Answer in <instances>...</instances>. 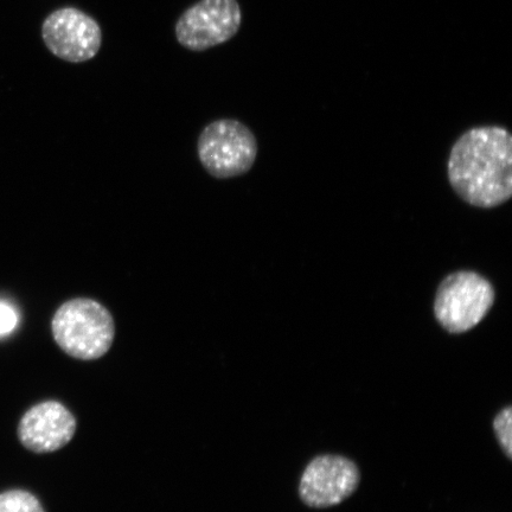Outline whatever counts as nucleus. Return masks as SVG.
<instances>
[{
    "instance_id": "nucleus-1",
    "label": "nucleus",
    "mask_w": 512,
    "mask_h": 512,
    "mask_svg": "<svg viewBox=\"0 0 512 512\" xmlns=\"http://www.w3.org/2000/svg\"><path fill=\"white\" fill-rule=\"evenodd\" d=\"M447 176L472 207L492 209L512 196V138L501 126L471 128L452 146Z\"/></svg>"
},
{
    "instance_id": "nucleus-11",
    "label": "nucleus",
    "mask_w": 512,
    "mask_h": 512,
    "mask_svg": "<svg viewBox=\"0 0 512 512\" xmlns=\"http://www.w3.org/2000/svg\"><path fill=\"white\" fill-rule=\"evenodd\" d=\"M18 312L9 303L0 302V339L8 337L17 329Z\"/></svg>"
},
{
    "instance_id": "nucleus-2",
    "label": "nucleus",
    "mask_w": 512,
    "mask_h": 512,
    "mask_svg": "<svg viewBox=\"0 0 512 512\" xmlns=\"http://www.w3.org/2000/svg\"><path fill=\"white\" fill-rule=\"evenodd\" d=\"M55 342L67 355L93 361L107 354L115 337L111 312L96 300L74 298L62 304L51 320Z\"/></svg>"
},
{
    "instance_id": "nucleus-7",
    "label": "nucleus",
    "mask_w": 512,
    "mask_h": 512,
    "mask_svg": "<svg viewBox=\"0 0 512 512\" xmlns=\"http://www.w3.org/2000/svg\"><path fill=\"white\" fill-rule=\"evenodd\" d=\"M42 37L51 53L70 63L92 60L102 43L98 22L75 8L59 9L49 15L42 25Z\"/></svg>"
},
{
    "instance_id": "nucleus-9",
    "label": "nucleus",
    "mask_w": 512,
    "mask_h": 512,
    "mask_svg": "<svg viewBox=\"0 0 512 512\" xmlns=\"http://www.w3.org/2000/svg\"><path fill=\"white\" fill-rule=\"evenodd\" d=\"M0 512H46V510L31 492L16 489L0 494Z\"/></svg>"
},
{
    "instance_id": "nucleus-4",
    "label": "nucleus",
    "mask_w": 512,
    "mask_h": 512,
    "mask_svg": "<svg viewBox=\"0 0 512 512\" xmlns=\"http://www.w3.org/2000/svg\"><path fill=\"white\" fill-rule=\"evenodd\" d=\"M198 158L210 176L229 179L247 174L258 156L251 128L234 119L213 121L198 137Z\"/></svg>"
},
{
    "instance_id": "nucleus-8",
    "label": "nucleus",
    "mask_w": 512,
    "mask_h": 512,
    "mask_svg": "<svg viewBox=\"0 0 512 512\" xmlns=\"http://www.w3.org/2000/svg\"><path fill=\"white\" fill-rule=\"evenodd\" d=\"M76 432L72 412L57 401H44L31 407L18 425V439L27 450L43 454L61 450Z\"/></svg>"
},
{
    "instance_id": "nucleus-3",
    "label": "nucleus",
    "mask_w": 512,
    "mask_h": 512,
    "mask_svg": "<svg viewBox=\"0 0 512 512\" xmlns=\"http://www.w3.org/2000/svg\"><path fill=\"white\" fill-rule=\"evenodd\" d=\"M496 299L490 281L473 271L448 274L434 299V316L448 334L472 330L488 315Z\"/></svg>"
},
{
    "instance_id": "nucleus-5",
    "label": "nucleus",
    "mask_w": 512,
    "mask_h": 512,
    "mask_svg": "<svg viewBox=\"0 0 512 512\" xmlns=\"http://www.w3.org/2000/svg\"><path fill=\"white\" fill-rule=\"evenodd\" d=\"M238 0H200L176 24L177 41L192 51H204L232 40L241 27Z\"/></svg>"
},
{
    "instance_id": "nucleus-6",
    "label": "nucleus",
    "mask_w": 512,
    "mask_h": 512,
    "mask_svg": "<svg viewBox=\"0 0 512 512\" xmlns=\"http://www.w3.org/2000/svg\"><path fill=\"white\" fill-rule=\"evenodd\" d=\"M360 482V470L351 459L323 454L306 466L300 478L299 496L307 507L331 508L351 497Z\"/></svg>"
},
{
    "instance_id": "nucleus-10",
    "label": "nucleus",
    "mask_w": 512,
    "mask_h": 512,
    "mask_svg": "<svg viewBox=\"0 0 512 512\" xmlns=\"http://www.w3.org/2000/svg\"><path fill=\"white\" fill-rule=\"evenodd\" d=\"M512 407L508 406L502 409L494 419V431L498 440L499 445H501L505 456L508 459H512Z\"/></svg>"
}]
</instances>
